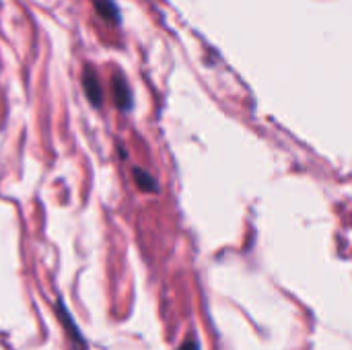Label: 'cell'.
<instances>
[{
	"label": "cell",
	"mask_w": 352,
	"mask_h": 350,
	"mask_svg": "<svg viewBox=\"0 0 352 350\" xmlns=\"http://www.w3.org/2000/svg\"><path fill=\"white\" fill-rule=\"evenodd\" d=\"M82 87H85V93H87L89 101H91L95 107H99L101 101H103V89H101V83H99L95 70L89 68V66L85 68V74H82Z\"/></svg>",
	"instance_id": "6da1fadb"
},
{
	"label": "cell",
	"mask_w": 352,
	"mask_h": 350,
	"mask_svg": "<svg viewBox=\"0 0 352 350\" xmlns=\"http://www.w3.org/2000/svg\"><path fill=\"white\" fill-rule=\"evenodd\" d=\"M111 85H113V99H116V105H118L120 109L128 111V109L132 107V91H130V87H128L126 78H124L122 74H116L113 80H111Z\"/></svg>",
	"instance_id": "7a4b0ae2"
},
{
	"label": "cell",
	"mask_w": 352,
	"mask_h": 350,
	"mask_svg": "<svg viewBox=\"0 0 352 350\" xmlns=\"http://www.w3.org/2000/svg\"><path fill=\"white\" fill-rule=\"evenodd\" d=\"M95 8L105 21H111L116 25L120 23V10L113 0H95Z\"/></svg>",
	"instance_id": "3957f363"
},
{
	"label": "cell",
	"mask_w": 352,
	"mask_h": 350,
	"mask_svg": "<svg viewBox=\"0 0 352 350\" xmlns=\"http://www.w3.org/2000/svg\"><path fill=\"white\" fill-rule=\"evenodd\" d=\"M134 177H136V182H138V186H140L142 190H146V192H155V190H157V182H155V177H153V175H148L146 171L136 169V171H134Z\"/></svg>",
	"instance_id": "277c9868"
},
{
	"label": "cell",
	"mask_w": 352,
	"mask_h": 350,
	"mask_svg": "<svg viewBox=\"0 0 352 350\" xmlns=\"http://www.w3.org/2000/svg\"><path fill=\"white\" fill-rule=\"evenodd\" d=\"M179 350H200V347H198V342H196L194 338H190V340H186V342L182 344V349Z\"/></svg>",
	"instance_id": "5b68a950"
}]
</instances>
